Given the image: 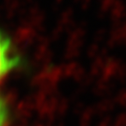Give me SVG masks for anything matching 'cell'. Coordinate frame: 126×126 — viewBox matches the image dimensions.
<instances>
[{
    "mask_svg": "<svg viewBox=\"0 0 126 126\" xmlns=\"http://www.w3.org/2000/svg\"><path fill=\"white\" fill-rule=\"evenodd\" d=\"M20 57L14 50L11 41L0 31V81L20 63Z\"/></svg>",
    "mask_w": 126,
    "mask_h": 126,
    "instance_id": "1",
    "label": "cell"
},
{
    "mask_svg": "<svg viewBox=\"0 0 126 126\" xmlns=\"http://www.w3.org/2000/svg\"><path fill=\"white\" fill-rule=\"evenodd\" d=\"M9 119V110L8 107L2 97L0 96V126H5Z\"/></svg>",
    "mask_w": 126,
    "mask_h": 126,
    "instance_id": "2",
    "label": "cell"
}]
</instances>
